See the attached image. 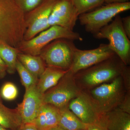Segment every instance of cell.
I'll return each instance as SVG.
<instances>
[{
	"instance_id": "cell-14",
	"label": "cell",
	"mask_w": 130,
	"mask_h": 130,
	"mask_svg": "<svg viewBox=\"0 0 130 130\" xmlns=\"http://www.w3.org/2000/svg\"><path fill=\"white\" fill-rule=\"evenodd\" d=\"M60 109L51 104L43 103L35 123L38 130H50L58 126Z\"/></svg>"
},
{
	"instance_id": "cell-19",
	"label": "cell",
	"mask_w": 130,
	"mask_h": 130,
	"mask_svg": "<svg viewBox=\"0 0 130 130\" xmlns=\"http://www.w3.org/2000/svg\"><path fill=\"white\" fill-rule=\"evenodd\" d=\"M58 126L65 130L85 129L88 125L83 123L70 109L68 106L60 108Z\"/></svg>"
},
{
	"instance_id": "cell-1",
	"label": "cell",
	"mask_w": 130,
	"mask_h": 130,
	"mask_svg": "<svg viewBox=\"0 0 130 130\" xmlns=\"http://www.w3.org/2000/svg\"><path fill=\"white\" fill-rule=\"evenodd\" d=\"M26 29L25 13L14 0H0V42L18 48Z\"/></svg>"
},
{
	"instance_id": "cell-34",
	"label": "cell",
	"mask_w": 130,
	"mask_h": 130,
	"mask_svg": "<svg viewBox=\"0 0 130 130\" xmlns=\"http://www.w3.org/2000/svg\"><path fill=\"white\" fill-rule=\"evenodd\" d=\"M85 130V129H84V130Z\"/></svg>"
},
{
	"instance_id": "cell-2",
	"label": "cell",
	"mask_w": 130,
	"mask_h": 130,
	"mask_svg": "<svg viewBox=\"0 0 130 130\" xmlns=\"http://www.w3.org/2000/svg\"><path fill=\"white\" fill-rule=\"evenodd\" d=\"M126 67L115 54L102 62L79 71L74 74V76L81 90L88 91L121 76Z\"/></svg>"
},
{
	"instance_id": "cell-12",
	"label": "cell",
	"mask_w": 130,
	"mask_h": 130,
	"mask_svg": "<svg viewBox=\"0 0 130 130\" xmlns=\"http://www.w3.org/2000/svg\"><path fill=\"white\" fill-rule=\"evenodd\" d=\"M79 16L72 0L58 1L49 18L48 28L59 26L73 30Z\"/></svg>"
},
{
	"instance_id": "cell-11",
	"label": "cell",
	"mask_w": 130,
	"mask_h": 130,
	"mask_svg": "<svg viewBox=\"0 0 130 130\" xmlns=\"http://www.w3.org/2000/svg\"><path fill=\"white\" fill-rule=\"evenodd\" d=\"M69 109L84 124H94L102 119L105 114L100 111L88 92L82 91L68 105Z\"/></svg>"
},
{
	"instance_id": "cell-5",
	"label": "cell",
	"mask_w": 130,
	"mask_h": 130,
	"mask_svg": "<svg viewBox=\"0 0 130 130\" xmlns=\"http://www.w3.org/2000/svg\"><path fill=\"white\" fill-rule=\"evenodd\" d=\"M59 39L83 41L78 32L59 26H53L30 40H23L18 49L24 54L39 56L44 47L51 42Z\"/></svg>"
},
{
	"instance_id": "cell-21",
	"label": "cell",
	"mask_w": 130,
	"mask_h": 130,
	"mask_svg": "<svg viewBox=\"0 0 130 130\" xmlns=\"http://www.w3.org/2000/svg\"><path fill=\"white\" fill-rule=\"evenodd\" d=\"M16 70L20 77L21 83L25 89L37 84L38 78L29 72L18 59L16 62Z\"/></svg>"
},
{
	"instance_id": "cell-23",
	"label": "cell",
	"mask_w": 130,
	"mask_h": 130,
	"mask_svg": "<svg viewBox=\"0 0 130 130\" xmlns=\"http://www.w3.org/2000/svg\"><path fill=\"white\" fill-rule=\"evenodd\" d=\"M18 94L17 87L11 82H8L3 85L0 89V96L2 99L7 101L15 100Z\"/></svg>"
},
{
	"instance_id": "cell-33",
	"label": "cell",
	"mask_w": 130,
	"mask_h": 130,
	"mask_svg": "<svg viewBox=\"0 0 130 130\" xmlns=\"http://www.w3.org/2000/svg\"><path fill=\"white\" fill-rule=\"evenodd\" d=\"M56 1H60V0H56Z\"/></svg>"
},
{
	"instance_id": "cell-22",
	"label": "cell",
	"mask_w": 130,
	"mask_h": 130,
	"mask_svg": "<svg viewBox=\"0 0 130 130\" xmlns=\"http://www.w3.org/2000/svg\"><path fill=\"white\" fill-rule=\"evenodd\" d=\"M79 15L99 7L105 3V0H72Z\"/></svg>"
},
{
	"instance_id": "cell-7",
	"label": "cell",
	"mask_w": 130,
	"mask_h": 130,
	"mask_svg": "<svg viewBox=\"0 0 130 130\" xmlns=\"http://www.w3.org/2000/svg\"><path fill=\"white\" fill-rule=\"evenodd\" d=\"M73 41L69 39H58L49 44L45 49H43L40 56L47 67L66 71L70 70L77 48Z\"/></svg>"
},
{
	"instance_id": "cell-32",
	"label": "cell",
	"mask_w": 130,
	"mask_h": 130,
	"mask_svg": "<svg viewBox=\"0 0 130 130\" xmlns=\"http://www.w3.org/2000/svg\"><path fill=\"white\" fill-rule=\"evenodd\" d=\"M0 130H11L9 129H7V128H4L1 126L0 125Z\"/></svg>"
},
{
	"instance_id": "cell-16",
	"label": "cell",
	"mask_w": 130,
	"mask_h": 130,
	"mask_svg": "<svg viewBox=\"0 0 130 130\" xmlns=\"http://www.w3.org/2000/svg\"><path fill=\"white\" fill-rule=\"evenodd\" d=\"M108 130H130V114L116 108L105 114Z\"/></svg>"
},
{
	"instance_id": "cell-30",
	"label": "cell",
	"mask_w": 130,
	"mask_h": 130,
	"mask_svg": "<svg viewBox=\"0 0 130 130\" xmlns=\"http://www.w3.org/2000/svg\"><path fill=\"white\" fill-rule=\"evenodd\" d=\"M129 0H105V3L107 4L111 3H124L128 2Z\"/></svg>"
},
{
	"instance_id": "cell-27",
	"label": "cell",
	"mask_w": 130,
	"mask_h": 130,
	"mask_svg": "<svg viewBox=\"0 0 130 130\" xmlns=\"http://www.w3.org/2000/svg\"><path fill=\"white\" fill-rule=\"evenodd\" d=\"M122 25L126 35L130 38V16H128L122 18Z\"/></svg>"
},
{
	"instance_id": "cell-17",
	"label": "cell",
	"mask_w": 130,
	"mask_h": 130,
	"mask_svg": "<svg viewBox=\"0 0 130 130\" xmlns=\"http://www.w3.org/2000/svg\"><path fill=\"white\" fill-rule=\"evenodd\" d=\"M22 122L18 109H11L5 106L0 96V125L11 130L19 129Z\"/></svg>"
},
{
	"instance_id": "cell-28",
	"label": "cell",
	"mask_w": 130,
	"mask_h": 130,
	"mask_svg": "<svg viewBox=\"0 0 130 130\" xmlns=\"http://www.w3.org/2000/svg\"><path fill=\"white\" fill-rule=\"evenodd\" d=\"M7 69L6 65L0 57V79H2L5 76Z\"/></svg>"
},
{
	"instance_id": "cell-6",
	"label": "cell",
	"mask_w": 130,
	"mask_h": 130,
	"mask_svg": "<svg viewBox=\"0 0 130 130\" xmlns=\"http://www.w3.org/2000/svg\"><path fill=\"white\" fill-rule=\"evenodd\" d=\"M130 9L129 2L107 4L93 11L80 14L78 19L86 31L94 35L108 24L115 16Z\"/></svg>"
},
{
	"instance_id": "cell-26",
	"label": "cell",
	"mask_w": 130,
	"mask_h": 130,
	"mask_svg": "<svg viewBox=\"0 0 130 130\" xmlns=\"http://www.w3.org/2000/svg\"><path fill=\"white\" fill-rule=\"evenodd\" d=\"M85 130H108L105 122V115L102 119L96 123L88 125Z\"/></svg>"
},
{
	"instance_id": "cell-29",
	"label": "cell",
	"mask_w": 130,
	"mask_h": 130,
	"mask_svg": "<svg viewBox=\"0 0 130 130\" xmlns=\"http://www.w3.org/2000/svg\"><path fill=\"white\" fill-rule=\"evenodd\" d=\"M19 130H38L34 123L22 124Z\"/></svg>"
},
{
	"instance_id": "cell-24",
	"label": "cell",
	"mask_w": 130,
	"mask_h": 130,
	"mask_svg": "<svg viewBox=\"0 0 130 130\" xmlns=\"http://www.w3.org/2000/svg\"><path fill=\"white\" fill-rule=\"evenodd\" d=\"M24 12H30L42 3V0H14Z\"/></svg>"
},
{
	"instance_id": "cell-15",
	"label": "cell",
	"mask_w": 130,
	"mask_h": 130,
	"mask_svg": "<svg viewBox=\"0 0 130 130\" xmlns=\"http://www.w3.org/2000/svg\"><path fill=\"white\" fill-rule=\"evenodd\" d=\"M68 71L58 68L47 67L38 78L37 84L38 90L44 94L47 90L57 84Z\"/></svg>"
},
{
	"instance_id": "cell-10",
	"label": "cell",
	"mask_w": 130,
	"mask_h": 130,
	"mask_svg": "<svg viewBox=\"0 0 130 130\" xmlns=\"http://www.w3.org/2000/svg\"><path fill=\"white\" fill-rule=\"evenodd\" d=\"M58 1L44 0L36 8L30 11L26 18V29L23 40H28L48 28L49 18Z\"/></svg>"
},
{
	"instance_id": "cell-4",
	"label": "cell",
	"mask_w": 130,
	"mask_h": 130,
	"mask_svg": "<svg viewBox=\"0 0 130 130\" xmlns=\"http://www.w3.org/2000/svg\"><path fill=\"white\" fill-rule=\"evenodd\" d=\"M121 18L119 14L117 15L111 23L93 35L96 39L108 40L111 49L128 66L130 62V41L123 29Z\"/></svg>"
},
{
	"instance_id": "cell-13",
	"label": "cell",
	"mask_w": 130,
	"mask_h": 130,
	"mask_svg": "<svg viewBox=\"0 0 130 130\" xmlns=\"http://www.w3.org/2000/svg\"><path fill=\"white\" fill-rule=\"evenodd\" d=\"M43 103V94L38 90L37 84L25 89L23 101L16 107L22 124L34 123Z\"/></svg>"
},
{
	"instance_id": "cell-3",
	"label": "cell",
	"mask_w": 130,
	"mask_h": 130,
	"mask_svg": "<svg viewBox=\"0 0 130 130\" xmlns=\"http://www.w3.org/2000/svg\"><path fill=\"white\" fill-rule=\"evenodd\" d=\"M85 91L88 93L100 111L105 114L118 107L126 90L123 77L120 76L109 83L103 84Z\"/></svg>"
},
{
	"instance_id": "cell-31",
	"label": "cell",
	"mask_w": 130,
	"mask_h": 130,
	"mask_svg": "<svg viewBox=\"0 0 130 130\" xmlns=\"http://www.w3.org/2000/svg\"><path fill=\"white\" fill-rule=\"evenodd\" d=\"M50 130H65L63 129V128H61V127H60L59 126H55L53 128H51Z\"/></svg>"
},
{
	"instance_id": "cell-8",
	"label": "cell",
	"mask_w": 130,
	"mask_h": 130,
	"mask_svg": "<svg viewBox=\"0 0 130 130\" xmlns=\"http://www.w3.org/2000/svg\"><path fill=\"white\" fill-rule=\"evenodd\" d=\"M81 91L76 83L74 74L68 70L57 84L44 93L43 102L60 109L68 106L70 102Z\"/></svg>"
},
{
	"instance_id": "cell-18",
	"label": "cell",
	"mask_w": 130,
	"mask_h": 130,
	"mask_svg": "<svg viewBox=\"0 0 130 130\" xmlns=\"http://www.w3.org/2000/svg\"><path fill=\"white\" fill-rule=\"evenodd\" d=\"M18 59L29 72L38 79L47 67L40 55L35 56L19 53Z\"/></svg>"
},
{
	"instance_id": "cell-9",
	"label": "cell",
	"mask_w": 130,
	"mask_h": 130,
	"mask_svg": "<svg viewBox=\"0 0 130 130\" xmlns=\"http://www.w3.org/2000/svg\"><path fill=\"white\" fill-rule=\"evenodd\" d=\"M115 54L108 44L102 43L96 48L89 50H82L77 47L74 51L72 64L69 70L75 74Z\"/></svg>"
},
{
	"instance_id": "cell-25",
	"label": "cell",
	"mask_w": 130,
	"mask_h": 130,
	"mask_svg": "<svg viewBox=\"0 0 130 130\" xmlns=\"http://www.w3.org/2000/svg\"><path fill=\"white\" fill-rule=\"evenodd\" d=\"M118 108L130 114V91H126L124 97Z\"/></svg>"
},
{
	"instance_id": "cell-20",
	"label": "cell",
	"mask_w": 130,
	"mask_h": 130,
	"mask_svg": "<svg viewBox=\"0 0 130 130\" xmlns=\"http://www.w3.org/2000/svg\"><path fill=\"white\" fill-rule=\"evenodd\" d=\"M19 53L18 48L0 42V57L6 65L7 72L10 74L14 73L16 71V63Z\"/></svg>"
}]
</instances>
